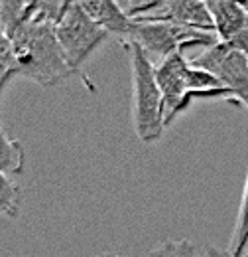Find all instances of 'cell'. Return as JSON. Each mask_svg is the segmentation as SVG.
<instances>
[{
	"mask_svg": "<svg viewBox=\"0 0 248 257\" xmlns=\"http://www.w3.org/2000/svg\"><path fill=\"white\" fill-rule=\"evenodd\" d=\"M195 67L213 73L232 93V103L248 107V54L232 44L217 42L201 56L191 60Z\"/></svg>",
	"mask_w": 248,
	"mask_h": 257,
	"instance_id": "5",
	"label": "cell"
},
{
	"mask_svg": "<svg viewBox=\"0 0 248 257\" xmlns=\"http://www.w3.org/2000/svg\"><path fill=\"white\" fill-rule=\"evenodd\" d=\"M65 60L73 71H79L94 52L106 42L108 34L96 26L93 18L83 10L81 2H69L65 14L56 26Z\"/></svg>",
	"mask_w": 248,
	"mask_h": 257,
	"instance_id": "4",
	"label": "cell"
},
{
	"mask_svg": "<svg viewBox=\"0 0 248 257\" xmlns=\"http://www.w3.org/2000/svg\"><path fill=\"white\" fill-rule=\"evenodd\" d=\"M228 251L234 257H246L248 253V172L246 180H244L242 200H240V210H238V216H236V224H234Z\"/></svg>",
	"mask_w": 248,
	"mask_h": 257,
	"instance_id": "12",
	"label": "cell"
},
{
	"mask_svg": "<svg viewBox=\"0 0 248 257\" xmlns=\"http://www.w3.org/2000/svg\"><path fill=\"white\" fill-rule=\"evenodd\" d=\"M191 62L186 54H174L156 64V79L166 103V127L191 107Z\"/></svg>",
	"mask_w": 248,
	"mask_h": 257,
	"instance_id": "6",
	"label": "cell"
},
{
	"mask_svg": "<svg viewBox=\"0 0 248 257\" xmlns=\"http://www.w3.org/2000/svg\"><path fill=\"white\" fill-rule=\"evenodd\" d=\"M16 69H18V64H16L12 42L0 28V95L6 87V83L16 77Z\"/></svg>",
	"mask_w": 248,
	"mask_h": 257,
	"instance_id": "14",
	"label": "cell"
},
{
	"mask_svg": "<svg viewBox=\"0 0 248 257\" xmlns=\"http://www.w3.org/2000/svg\"><path fill=\"white\" fill-rule=\"evenodd\" d=\"M201 257H234V255H232L228 249H218V247L209 245V247H205V249L201 251Z\"/></svg>",
	"mask_w": 248,
	"mask_h": 257,
	"instance_id": "16",
	"label": "cell"
},
{
	"mask_svg": "<svg viewBox=\"0 0 248 257\" xmlns=\"http://www.w3.org/2000/svg\"><path fill=\"white\" fill-rule=\"evenodd\" d=\"M36 10V0H2L0 2V28L8 38H12L28 20Z\"/></svg>",
	"mask_w": 248,
	"mask_h": 257,
	"instance_id": "10",
	"label": "cell"
},
{
	"mask_svg": "<svg viewBox=\"0 0 248 257\" xmlns=\"http://www.w3.org/2000/svg\"><path fill=\"white\" fill-rule=\"evenodd\" d=\"M0 214L16 220L20 216V186L0 172Z\"/></svg>",
	"mask_w": 248,
	"mask_h": 257,
	"instance_id": "13",
	"label": "cell"
},
{
	"mask_svg": "<svg viewBox=\"0 0 248 257\" xmlns=\"http://www.w3.org/2000/svg\"><path fill=\"white\" fill-rule=\"evenodd\" d=\"M136 22H172L180 24L191 30L205 34H215V22L211 16V10L207 2L199 0H168V2H158L154 10L138 18Z\"/></svg>",
	"mask_w": 248,
	"mask_h": 257,
	"instance_id": "7",
	"label": "cell"
},
{
	"mask_svg": "<svg viewBox=\"0 0 248 257\" xmlns=\"http://www.w3.org/2000/svg\"><path fill=\"white\" fill-rule=\"evenodd\" d=\"M128 44H138L148 58L154 60H166L174 54H180L189 48H205L209 50L218 40L215 34H205L191 30L180 24L172 22H136L130 30V36L124 40Z\"/></svg>",
	"mask_w": 248,
	"mask_h": 257,
	"instance_id": "3",
	"label": "cell"
},
{
	"mask_svg": "<svg viewBox=\"0 0 248 257\" xmlns=\"http://www.w3.org/2000/svg\"><path fill=\"white\" fill-rule=\"evenodd\" d=\"M130 54L132 75V125L144 145L162 139L166 131V103L156 79V64L138 44L124 42Z\"/></svg>",
	"mask_w": 248,
	"mask_h": 257,
	"instance_id": "2",
	"label": "cell"
},
{
	"mask_svg": "<svg viewBox=\"0 0 248 257\" xmlns=\"http://www.w3.org/2000/svg\"><path fill=\"white\" fill-rule=\"evenodd\" d=\"M83 10L93 18L96 26H100L106 34L122 36L124 40L130 36L134 20L128 18L122 4L114 0H79Z\"/></svg>",
	"mask_w": 248,
	"mask_h": 257,
	"instance_id": "9",
	"label": "cell"
},
{
	"mask_svg": "<svg viewBox=\"0 0 248 257\" xmlns=\"http://www.w3.org/2000/svg\"><path fill=\"white\" fill-rule=\"evenodd\" d=\"M146 257H201V251L189 239H168L150 249Z\"/></svg>",
	"mask_w": 248,
	"mask_h": 257,
	"instance_id": "15",
	"label": "cell"
},
{
	"mask_svg": "<svg viewBox=\"0 0 248 257\" xmlns=\"http://www.w3.org/2000/svg\"><path fill=\"white\" fill-rule=\"evenodd\" d=\"M93 257H118V255H114V253H108V251H106V253H98V255H93Z\"/></svg>",
	"mask_w": 248,
	"mask_h": 257,
	"instance_id": "17",
	"label": "cell"
},
{
	"mask_svg": "<svg viewBox=\"0 0 248 257\" xmlns=\"http://www.w3.org/2000/svg\"><path fill=\"white\" fill-rule=\"evenodd\" d=\"M26 168V151L20 141L8 137L0 128V172L6 176L22 174Z\"/></svg>",
	"mask_w": 248,
	"mask_h": 257,
	"instance_id": "11",
	"label": "cell"
},
{
	"mask_svg": "<svg viewBox=\"0 0 248 257\" xmlns=\"http://www.w3.org/2000/svg\"><path fill=\"white\" fill-rule=\"evenodd\" d=\"M10 42L18 64L16 77L34 81L42 87H54L75 73L65 60L56 24L38 12V0L32 18L10 38Z\"/></svg>",
	"mask_w": 248,
	"mask_h": 257,
	"instance_id": "1",
	"label": "cell"
},
{
	"mask_svg": "<svg viewBox=\"0 0 248 257\" xmlns=\"http://www.w3.org/2000/svg\"><path fill=\"white\" fill-rule=\"evenodd\" d=\"M215 22V36L222 44H232L248 54V8L244 2L207 0Z\"/></svg>",
	"mask_w": 248,
	"mask_h": 257,
	"instance_id": "8",
	"label": "cell"
}]
</instances>
